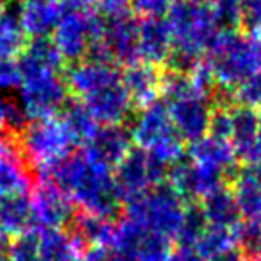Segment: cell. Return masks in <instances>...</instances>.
Segmentation results:
<instances>
[{
    "label": "cell",
    "instance_id": "cell-1",
    "mask_svg": "<svg viewBox=\"0 0 261 261\" xmlns=\"http://www.w3.org/2000/svg\"><path fill=\"white\" fill-rule=\"evenodd\" d=\"M185 200L168 182L150 186L149 190L123 199L127 220L142 225L147 231L167 238H175L185 213Z\"/></svg>",
    "mask_w": 261,
    "mask_h": 261
},
{
    "label": "cell",
    "instance_id": "cell-2",
    "mask_svg": "<svg viewBox=\"0 0 261 261\" xmlns=\"http://www.w3.org/2000/svg\"><path fill=\"white\" fill-rule=\"evenodd\" d=\"M122 125L129 130L136 147L158 154L168 163H172L185 150V142L172 123L168 106L163 102H150L140 111H129Z\"/></svg>",
    "mask_w": 261,
    "mask_h": 261
},
{
    "label": "cell",
    "instance_id": "cell-3",
    "mask_svg": "<svg viewBox=\"0 0 261 261\" xmlns=\"http://www.w3.org/2000/svg\"><path fill=\"white\" fill-rule=\"evenodd\" d=\"M15 142L25 160L36 167L52 163L59 158L75 152L77 145L59 116L31 120L25 129L15 138Z\"/></svg>",
    "mask_w": 261,
    "mask_h": 261
},
{
    "label": "cell",
    "instance_id": "cell-4",
    "mask_svg": "<svg viewBox=\"0 0 261 261\" xmlns=\"http://www.w3.org/2000/svg\"><path fill=\"white\" fill-rule=\"evenodd\" d=\"M168 163L158 154L142 147H130V150L113 168V177L123 199L149 190L150 186L167 182Z\"/></svg>",
    "mask_w": 261,
    "mask_h": 261
},
{
    "label": "cell",
    "instance_id": "cell-5",
    "mask_svg": "<svg viewBox=\"0 0 261 261\" xmlns=\"http://www.w3.org/2000/svg\"><path fill=\"white\" fill-rule=\"evenodd\" d=\"M170 118L185 143H193L207 135L211 108L204 95L190 90L167 102Z\"/></svg>",
    "mask_w": 261,
    "mask_h": 261
},
{
    "label": "cell",
    "instance_id": "cell-6",
    "mask_svg": "<svg viewBox=\"0 0 261 261\" xmlns=\"http://www.w3.org/2000/svg\"><path fill=\"white\" fill-rule=\"evenodd\" d=\"M33 200L34 231L43 229H66L79 207L68 195L47 181H40L31 197Z\"/></svg>",
    "mask_w": 261,
    "mask_h": 261
},
{
    "label": "cell",
    "instance_id": "cell-7",
    "mask_svg": "<svg viewBox=\"0 0 261 261\" xmlns=\"http://www.w3.org/2000/svg\"><path fill=\"white\" fill-rule=\"evenodd\" d=\"M130 147L133 138L122 123H104L98 125L93 136L84 143V156L93 163L113 170Z\"/></svg>",
    "mask_w": 261,
    "mask_h": 261
},
{
    "label": "cell",
    "instance_id": "cell-8",
    "mask_svg": "<svg viewBox=\"0 0 261 261\" xmlns=\"http://www.w3.org/2000/svg\"><path fill=\"white\" fill-rule=\"evenodd\" d=\"M34 181L33 165L11 136L0 140V197L11 193H29Z\"/></svg>",
    "mask_w": 261,
    "mask_h": 261
},
{
    "label": "cell",
    "instance_id": "cell-9",
    "mask_svg": "<svg viewBox=\"0 0 261 261\" xmlns=\"http://www.w3.org/2000/svg\"><path fill=\"white\" fill-rule=\"evenodd\" d=\"M229 143L242 165H250L259 149V116L256 108L236 106L231 109V136Z\"/></svg>",
    "mask_w": 261,
    "mask_h": 261
},
{
    "label": "cell",
    "instance_id": "cell-10",
    "mask_svg": "<svg viewBox=\"0 0 261 261\" xmlns=\"http://www.w3.org/2000/svg\"><path fill=\"white\" fill-rule=\"evenodd\" d=\"M188 154L193 158L195 163L224 172L225 177H227V185H231V182L234 181L240 168L243 167V165L236 160V154H234V150H232V145L229 143V140L213 138V136H210V135L197 140V142L190 143Z\"/></svg>",
    "mask_w": 261,
    "mask_h": 261
},
{
    "label": "cell",
    "instance_id": "cell-11",
    "mask_svg": "<svg viewBox=\"0 0 261 261\" xmlns=\"http://www.w3.org/2000/svg\"><path fill=\"white\" fill-rule=\"evenodd\" d=\"M115 225L116 222L106 217L77 210L75 217L72 218L66 231L70 232L77 249L81 250V256H83L84 250L91 249V247H109L113 232H115Z\"/></svg>",
    "mask_w": 261,
    "mask_h": 261
},
{
    "label": "cell",
    "instance_id": "cell-12",
    "mask_svg": "<svg viewBox=\"0 0 261 261\" xmlns=\"http://www.w3.org/2000/svg\"><path fill=\"white\" fill-rule=\"evenodd\" d=\"M86 98V108L91 111L98 125L104 123H122L123 118L129 115V95L123 88L113 83L104 84L97 91L90 93Z\"/></svg>",
    "mask_w": 261,
    "mask_h": 261
},
{
    "label": "cell",
    "instance_id": "cell-13",
    "mask_svg": "<svg viewBox=\"0 0 261 261\" xmlns=\"http://www.w3.org/2000/svg\"><path fill=\"white\" fill-rule=\"evenodd\" d=\"M66 106V95L63 88L48 81L33 83L23 97V109L31 120L56 118Z\"/></svg>",
    "mask_w": 261,
    "mask_h": 261
},
{
    "label": "cell",
    "instance_id": "cell-14",
    "mask_svg": "<svg viewBox=\"0 0 261 261\" xmlns=\"http://www.w3.org/2000/svg\"><path fill=\"white\" fill-rule=\"evenodd\" d=\"M200 206L207 218V224L213 227L232 231L243 220L236 199L232 195V190L229 186H222V188L211 192L210 195L202 197Z\"/></svg>",
    "mask_w": 261,
    "mask_h": 261
},
{
    "label": "cell",
    "instance_id": "cell-15",
    "mask_svg": "<svg viewBox=\"0 0 261 261\" xmlns=\"http://www.w3.org/2000/svg\"><path fill=\"white\" fill-rule=\"evenodd\" d=\"M0 229L9 236L34 229L33 200L29 193H11L0 197Z\"/></svg>",
    "mask_w": 261,
    "mask_h": 261
},
{
    "label": "cell",
    "instance_id": "cell-16",
    "mask_svg": "<svg viewBox=\"0 0 261 261\" xmlns=\"http://www.w3.org/2000/svg\"><path fill=\"white\" fill-rule=\"evenodd\" d=\"M231 186L243 220L261 222V181L252 168L243 165Z\"/></svg>",
    "mask_w": 261,
    "mask_h": 261
},
{
    "label": "cell",
    "instance_id": "cell-17",
    "mask_svg": "<svg viewBox=\"0 0 261 261\" xmlns=\"http://www.w3.org/2000/svg\"><path fill=\"white\" fill-rule=\"evenodd\" d=\"M40 236V261H75L81 256L75 242L66 229H43Z\"/></svg>",
    "mask_w": 261,
    "mask_h": 261
},
{
    "label": "cell",
    "instance_id": "cell-18",
    "mask_svg": "<svg viewBox=\"0 0 261 261\" xmlns=\"http://www.w3.org/2000/svg\"><path fill=\"white\" fill-rule=\"evenodd\" d=\"M207 218L204 215V210L200 206L199 200L195 202H186L185 204V213H182L181 225L175 234V243H177V250H186V252H193V247L199 242L202 232L207 229Z\"/></svg>",
    "mask_w": 261,
    "mask_h": 261
},
{
    "label": "cell",
    "instance_id": "cell-19",
    "mask_svg": "<svg viewBox=\"0 0 261 261\" xmlns=\"http://www.w3.org/2000/svg\"><path fill=\"white\" fill-rule=\"evenodd\" d=\"M59 120L63 122V125L66 127V130L77 145H84L98 127V122L93 118L90 109L83 104H77V102H73V104L66 102L61 115H59Z\"/></svg>",
    "mask_w": 261,
    "mask_h": 261
},
{
    "label": "cell",
    "instance_id": "cell-20",
    "mask_svg": "<svg viewBox=\"0 0 261 261\" xmlns=\"http://www.w3.org/2000/svg\"><path fill=\"white\" fill-rule=\"evenodd\" d=\"M232 245H234L232 231L207 225V229L202 232L199 242L193 247V254L200 261H213L215 257H218L224 250H227Z\"/></svg>",
    "mask_w": 261,
    "mask_h": 261
},
{
    "label": "cell",
    "instance_id": "cell-21",
    "mask_svg": "<svg viewBox=\"0 0 261 261\" xmlns=\"http://www.w3.org/2000/svg\"><path fill=\"white\" fill-rule=\"evenodd\" d=\"M232 236L245 261H261V222L242 220L232 229Z\"/></svg>",
    "mask_w": 261,
    "mask_h": 261
},
{
    "label": "cell",
    "instance_id": "cell-22",
    "mask_svg": "<svg viewBox=\"0 0 261 261\" xmlns=\"http://www.w3.org/2000/svg\"><path fill=\"white\" fill-rule=\"evenodd\" d=\"M6 261H40V236L34 229L13 236Z\"/></svg>",
    "mask_w": 261,
    "mask_h": 261
},
{
    "label": "cell",
    "instance_id": "cell-23",
    "mask_svg": "<svg viewBox=\"0 0 261 261\" xmlns=\"http://www.w3.org/2000/svg\"><path fill=\"white\" fill-rule=\"evenodd\" d=\"M207 135L213 138L229 140L231 136V109H227L225 106H218L211 111Z\"/></svg>",
    "mask_w": 261,
    "mask_h": 261
},
{
    "label": "cell",
    "instance_id": "cell-24",
    "mask_svg": "<svg viewBox=\"0 0 261 261\" xmlns=\"http://www.w3.org/2000/svg\"><path fill=\"white\" fill-rule=\"evenodd\" d=\"M213 261H245V257H243V254L238 250V247L232 245V247H229L227 250H224L218 257H215Z\"/></svg>",
    "mask_w": 261,
    "mask_h": 261
},
{
    "label": "cell",
    "instance_id": "cell-25",
    "mask_svg": "<svg viewBox=\"0 0 261 261\" xmlns=\"http://www.w3.org/2000/svg\"><path fill=\"white\" fill-rule=\"evenodd\" d=\"M170 261H200L199 257L195 256V254L192 252H186V250H174V254H172Z\"/></svg>",
    "mask_w": 261,
    "mask_h": 261
},
{
    "label": "cell",
    "instance_id": "cell-26",
    "mask_svg": "<svg viewBox=\"0 0 261 261\" xmlns=\"http://www.w3.org/2000/svg\"><path fill=\"white\" fill-rule=\"evenodd\" d=\"M245 167L252 168V172L257 175V179L261 181V142H259V149H257V154H256V158H254V161L250 165H245Z\"/></svg>",
    "mask_w": 261,
    "mask_h": 261
},
{
    "label": "cell",
    "instance_id": "cell-27",
    "mask_svg": "<svg viewBox=\"0 0 261 261\" xmlns=\"http://www.w3.org/2000/svg\"><path fill=\"white\" fill-rule=\"evenodd\" d=\"M4 130H6V127H4V104L0 102V140L6 138Z\"/></svg>",
    "mask_w": 261,
    "mask_h": 261
}]
</instances>
